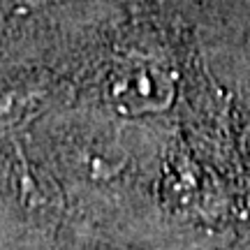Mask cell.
Listing matches in <instances>:
<instances>
[{"label": "cell", "instance_id": "obj_1", "mask_svg": "<svg viewBox=\"0 0 250 250\" xmlns=\"http://www.w3.org/2000/svg\"><path fill=\"white\" fill-rule=\"evenodd\" d=\"M109 102L130 116L162 111L174 100V81L162 65L134 58L118 65L107 83Z\"/></svg>", "mask_w": 250, "mask_h": 250}]
</instances>
